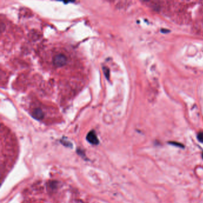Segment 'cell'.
Returning <instances> with one entry per match:
<instances>
[{
    "instance_id": "obj_5",
    "label": "cell",
    "mask_w": 203,
    "mask_h": 203,
    "mask_svg": "<svg viewBox=\"0 0 203 203\" xmlns=\"http://www.w3.org/2000/svg\"><path fill=\"white\" fill-rule=\"evenodd\" d=\"M104 74H105V75L106 76V78L107 79H108V76H109V70L107 68H104Z\"/></svg>"
},
{
    "instance_id": "obj_4",
    "label": "cell",
    "mask_w": 203,
    "mask_h": 203,
    "mask_svg": "<svg viewBox=\"0 0 203 203\" xmlns=\"http://www.w3.org/2000/svg\"><path fill=\"white\" fill-rule=\"evenodd\" d=\"M197 138H198V140L200 142L203 143V132H200L198 134V136H197Z\"/></svg>"
},
{
    "instance_id": "obj_2",
    "label": "cell",
    "mask_w": 203,
    "mask_h": 203,
    "mask_svg": "<svg viewBox=\"0 0 203 203\" xmlns=\"http://www.w3.org/2000/svg\"><path fill=\"white\" fill-rule=\"evenodd\" d=\"M87 141L93 145H97L99 144V140L96 133L94 131H90L87 136Z\"/></svg>"
},
{
    "instance_id": "obj_1",
    "label": "cell",
    "mask_w": 203,
    "mask_h": 203,
    "mask_svg": "<svg viewBox=\"0 0 203 203\" xmlns=\"http://www.w3.org/2000/svg\"><path fill=\"white\" fill-rule=\"evenodd\" d=\"M67 63V57L64 54H58L54 57L53 63L56 67H62Z\"/></svg>"
},
{
    "instance_id": "obj_7",
    "label": "cell",
    "mask_w": 203,
    "mask_h": 203,
    "mask_svg": "<svg viewBox=\"0 0 203 203\" xmlns=\"http://www.w3.org/2000/svg\"><path fill=\"white\" fill-rule=\"evenodd\" d=\"M202 159H203V153H202Z\"/></svg>"
},
{
    "instance_id": "obj_3",
    "label": "cell",
    "mask_w": 203,
    "mask_h": 203,
    "mask_svg": "<svg viewBox=\"0 0 203 203\" xmlns=\"http://www.w3.org/2000/svg\"><path fill=\"white\" fill-rule=\"evenodd\" d=\"M32 116L37 120H41L44 117V113L40 108H36L33 111Z\"/></svg>"
},
{
    "instance_id": "obj_6",
    "label": "cell",
    "mask_w": 203,
    "mask_h": 203,
    "mask_svg": "<svg viewBox=\"0 0 203 203\" xmlns=\"http://www.w3.org/2000/svg\"><path fill=\"white\" fill-rule=\"evenodd\" d=\"M171 144L173 145H175V146H181V147H183L182 145V144H180L179 143H177V142H170Z\"/></svg>"
}]
</instances>
